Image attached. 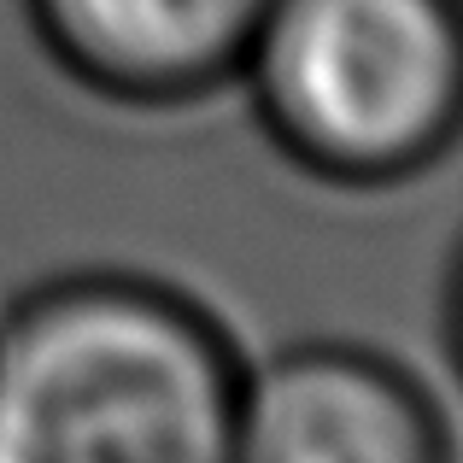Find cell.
I'll return each mask as SVG.
<instances>
[{"label":"cell","instance_id":"cell-4","mask_svg":"<svg viewBox=\"0 0 463 463\" xmlns=\"http://www.w3.org/2000/svg\"><path fill=\"white\" fill-rule=\"evenodd\" d=\"M42 59L118 112H182L241 77L270 0H18Z\"/></svg>","mask_w":463,"mask_h":463},{"label":"cell","instance_id":"cell-2","mask_svg":"<svg viewBox=\"0 0 463 463\" xmlns=\"http://www.w3.org/2000/svg\"><path fill=\"white\" fill-rule=\"evenodd\" d=\"M235 82L299 176L405 188L463 141V0H270Z\"/></svg>","mask_w":463,"mask_h":463},{"label":"cell","instance_id":"cell-1","mask_svg":"<svg viewBox=\"0 0 463 463\" xmlns=\"http://www.w3.org/2000/svg\"><path fill=\"white\" fill-rule=\"evenodd\" d=\"M235 335L141 270H65L0 311V463H229Z\"/></svg>","mask_w":463,"mask_h":463},{"label":"cell","instance_id":"cell-3","mask_svg":"<svg viewBox=\"0 0 463 463\" xmlns=\"http://www.w3.org/2000/svg\"><path fill=\"white\" fill-rule=\"evenodd\" d=\"M229 463H452V422L387 352L294 340L241 370Z\"/></svg>","mask_w":463,"mask_h":463},{"label":"cell","instance_id":"cell-5","mask_svg":"<svg viewBox=\"0 0 463 463\" xmlns=\"http://www.w3.org/2000/svg\"><path fill=\"white\" fill-rule=\"evenodd\" d=\"M440 340H446V364H452V382L463 393V241L446 264V288H440Z\"/></svg>","mask_w":463,"mask_h":463}]
</instances>
